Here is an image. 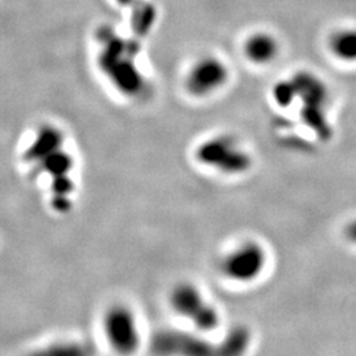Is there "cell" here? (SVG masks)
I'll return each instance as SVG.
<instances>
[{
	"instance_id": "1",
	"label": "cell",
	"mask_w": 356,
	"mask_h": 356,
	"mask_svg": "<svg viewBox=\"0 0 356 356\" xmlns=\"http://www.w3.org/2000/svg\"><path fill=\"white\" fill-rule=\"evenodd\" d=\"M251 344V332L244 326L229 331L220 342L179 330L159 331L152 338L154 356H244Z\"/></svg>"
},
{
	"instance_id": "2",
	"label": "cell",
	"mask_w": 356,
	"mask_h": 356,
	"mask_svg": "<svg viewBox=\"0 0 356 356\" xmlns=\"http://www.w3.org/2000/svg\"><path fill=\"white\" fill-rule=\"evenodd\" d=\"M229 79V66L216 56H204L185 74V89L194 98H209L223 89Z\"/></svg>"
},
{
	"instance_id": "3",
	"label": "cell",
	"mask_w": 356,
	"mask_h": 356,
	"mask_svg": "<svg viewBox=\"0 0 356 356\" xmlns=\"http://www.w3.org/2000/svg\"><path fill=\"white\" fill-rule=\"evenodd\" d=\"M173 309L182 317L189 319L200 330H214L219 325V314L200 291L191 284H181L170 296Z\"/></svg>"
},
{
	"instance_id": "4",
	"label": "cell",
	"mask_w": 356,
	"mask_h": 356,
	"mask_svg": "<svg viewBox=\"0 0 356 356\" xmlns=\"http://www.w3.org/2000/svg\"><path fill=\"white\" fill-rule=\"evenodd\" d=\"M104 334L118 354L132 355L140 346V332L134 313L126 306L111 307L104 316Z\"/></svg>"
},
{
	"instance_id": "5",
	"label": "cell",
	"mask_w": 356,
	"mask_h": 356,
	"mask_svg": "<svg viewBox=\"0 0 356 356\" xmlns=\"http://www.w3.org/2000/svg\"><path fill=\"white\" fill-rule=\"evenodd\" d=\"M197 156L204 165L213 166L229 175H239L251 166L250 156L239 149L235 141L225 136L206 141L200 147Z\"/></svg>"
},
{
	"instance_id": "6",
	"label": "cell",
	"mask_w": 356,
	"mask_h": 356,
	"mask_svg": "<svg viewBox=\"0 0 356 356\" xmlns=\"http://www.w3.org/2000/svg\"><path fill=\"white\" fill-rule=\"evenodd\" d=\"M266 252L257 243H245L226 257L225 275L234 281L250 282L260 276L266 267Z\"/></svg>"
},
{
	"instance_id": "7",
	"label": "cell",
	"mask_w": 356,
	"mask_h": 356,
	"mask_svg": "<svg viewBox=\"0 0 356 356\" xmlns=\"http://www.w3.org/2000/svg\"><path fill=\"white\" fill-rule=\"evenodd\" d=\"M280 51L277 38L268 32H254L244 41L243 53L245 58L257 66L272 64Z\"/></svg>"
},
{
	"instance_id": "8",
	"label": "cell",
	"mask_w": 356,
	"mask_h": 356,
	"mask_svg": "<svg viewBox=\"0 0 356 356\" xmlns=\"http://www.w3.org/2000/svg\"><path fill=\"white\" fill-rule=\"evenodd\" d=\"M329 49L342 63H356V28H344L334 32L329 40Z\"/></svg>"
},
{
	"instance_id": "9",
	"label": "cell",
	"mask_w": 356,
	"mask_h": 356,
	"mask_svg": "<svg viewBox=\"0 0 356 356\" xmlns=\"http://www.w3.org/2000/svg\"><path fill=\"white\" fill-rule=\"evenodd\" d=\"M92 354L94 351L89 344L82 342H57L31 351L26 356H92Z\"/></svg>"
},
{
	"instance_id": "10",
	"label": "cell",
	"mask_w": 356,
	"mask_h": 356,
	"mask_svg": "<svg viewBox=\"0 0 356 356\" xmlns=\"http://www.w3.org/2000/svg\"><path fill=\"white\" fill-rule=\"evenodd\" d=\"M273 97H275V101L279 103L280 106H284V107L291 106V103L297 97V89H296L294 82H280V83H277L276 88L273 89Z\"/></svg>"
},
{
	"instance_id": "11",
	"label": "cell",
	"mask_w": 356,
	"mask_h": 356,
	"mask_svg": "<svg viewBox=\"0 0 356 356\" xmlns=\"http://www.w3.org/2000/svg\"><path fill=\"white\" fill-rule=\"evenodd\" d=\"M346 236L350 242L356 243V220L346 227Z\"/></svg>"
}]
</instances>
